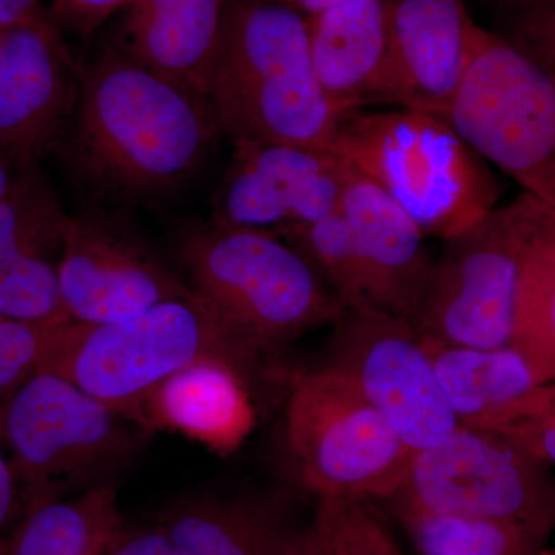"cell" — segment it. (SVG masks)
Segmentation results:
<instances>
[{
  "label": "cell",
  "mask_w": 555,
  "mask_h": 555,
  "mask_svg": "<svg viewBox=\"0 0 555 555\" xmlns=\"http://www.w3.org/2000/svg\"><path fill=\"white\" fill-rule=\"evenodd\" d=\"M80 68L78 105L57 152L91 204L130 210L184 190L221 134L207 98L115 46Z\"/></svg>",
  "instance_id": "1"
},
{
  "label": "cell",
  "mask_w": 555,
  "mask_h": 555,
  "mask_svg": "<svg viewBox=\"0 0 555 555\" xmlns=\"http://www.w3.org/2000/svg\"><path fill=\"white\" fill-rule=\"evenodd\" d=\"M218 358L246 379L255 400L292 377L241 338L210 302L192 292L113 323L65 321L51 331L40 371L86 390L141 426L150 393L182 369Z\"/></svg>",
  "instance_id": "2"
},
{
  "label": "cell",
  "mask_w": 555,
  "mask_h": 555,
  "mask_svg": "<svg viewBox=\"0 0 555 555\" xmlns=\"http://www.w3.org/2000/svg\"><path fill=\"white\" fill-rule=\"evenodd\" d=\"M206 98L232 144L328 149L339 122L356 112L321 87L308 17L283 0H228Z\"/></svg>",
  "instance_id": "3"
},
{
  "label": "cell",
  "mask_w": 555,
  "mask_h": 555,
  "mask_svg": "<svg viewBox=\"0 0 555 555\" xmlns=\"http://www.w3.org/2000/svg\"><path fill=\"white\" fill-rule=\"evenodd\" d=\"M328 150L385 190L426 236L448 241L496 208L486 160L449 120L423 109H356Z\"/></svg>",
  "instance_id": "4"
},
{
  "label": "cell",
  "mask_w": 555,
  "mask_h": 555,
  "mask_svg": "<svg viewBox=\"0 0 555 555\" xmlns=\"http://www.w3.org/2000/svg\"><path fill=\"white\" fill-rule=\"evenodd\" d=\"M178 255L192 291L273 363L281 347L345 309L312 262L270 230L193 224Z\"/></svg>",
  "instance_id": "5"
},
{
  "label": "cell",
  "mask_w": 555,
  "mask_h": 555,
  "mask_svg": "<svg viewBox=\"0 0 555 555\" xmlns=\"http://www.w3.org/2000/svg\"><path fill=\"white\" fill-rule=\"evenodd\" d=\"M150 433L51 372L0 403V440L30 507L115 480Z\"/></svg>",
  "instance_id": "6"
},
{
  "label": "cell",
  "mask_w": 555,
  "mask_h": 555,
  "mask_svg": "<svg viewBox=\"0 0 555 555\" xmlns=\"http://www.w3.org/2000/svg\"><path fill=\"white\" fill-rule=\"evenodd\" d=\"M286 443L299 483L318 502L390 499L416 454L356 387L323 364L292 379Z\"/></svg>",
  "instance_id": "7"
},
{
  "label": "cell",
  "mask_w": 555,
  "mask_h": 555,
  "mask_svg": "<svg viewBox=\"0 0 555 555\" xmlns=\"http://www.w3.org/2000/svg\"><path fill=\"white\" fill-rule=\"evenodd\" d=\"M444 119L524 192L555 208V76L478 25Z\"/></svg>",
  "instance_id": "8"
},
{
  "label": "cell",
  "mask_w": 555,
  "mask_h": 555,
  "mask_svg": "<svg viewBox=\"0 0 555 555\" xmlns=\"http://www.w3.org/2000/svg\"><path fill=\"white\" fill-rule=\"evenodd\" d=\"M528 218L524 192L444 241L415 324L422 337L476 349L513 345Z\"/></svg>",
  "instance_id": "9"
},
{
  "label": "cell",
  "mask_w": 555,
  "mask_h": 555,
  "mask_svg": "<svg viewBox=\"0 0 555 555\" xmlns=\"http://www.w3.org/2000/svg\"><path fill=\"white\" fill-rule=\"evenodd\" d=\"M551 467L503 434L459 425L416 452L406 480L387 502L437 514L513 521L555 531Z\"/></svg>",
  "instance_id": "10"
},
{
  "label": "cell",
  "mask_w": 555,
  "mask_h": 555,
  "mask_svg": "<svg viewBox=\"0 0 555 555\" xmlns=\"http://www.w3.org/2000/svg\"><path fill=\"white\" fill-rule=\"evenodd\" d=\"M323 366L356 387L412 451L443 443L459 427L416 328L371 302L343 309Z\"/></svg>",
  "instance_id": "11"
},
{
  "label": "cell",
  "mask_w": 555,
  "mask_h": 555,
  "mask_svg": "<svg viewBox=\"0 0 555 555\" xmlns=\"http://www.w3.org/2000/svg\"><path fill=\"white\" fill-rule=\"evenodd\" d=\"M126 211L89 204L69 215L57 272L73 321L113 323L193 292L149 246Z\"/></svg>",
  "instance_id": "12"
},
{
  "label": "cell",
  "mask_w": 555,
  "mask_h": 555,
  "mask_svg": "<svg viewBox=\"0 0 555 555\" xmlns=\"http://www.w3.org/2000/svg\"><path fill=\"white\" fill-rule=\"evenodd\" d=\"M211 201L222 228L275 230L339 210L347 163L328 149L236 142Z\"/></svg>",
  "instance_id": "13"
},
{
  "label": "cell",
  "mask_w": 555,
  "mask_h": 555,
  "mask_svg": "<svg viewBox=\"0 0 555 555\" xmlns=\"http://www.w3.org/2000/svg\"><path fill=\"white\" fill-rule=\"evenodd\" d=\"M82 68L49 10L0 38V147L25 166L60 149Z\"/></svg>",
  "instance_id": "14"
},
{
  "label": "cell",
  "mask_w": 555,
  "mask_h": 555,
  "mask_svg": "<svg viewBox=\"0 0 555 555\" xmlns=\"http://www.w3.org/2000/svg\"><path fill=\"white\" fill-rule=\"evenodd\" d=\"M387 27L390 102L444 118L478 28L465 0H387Z\"/></svg>",
  "instance_id": "15"
},
{
  "label": "cell",
  "mask_w": 555,
  "mask_h": 555,
  "mask_svg": "<svg viewBox=\"0 0 555 555\" xmlns=\"http://www.w3.org/2000/svg\"><path fill=\"white\" fill-rule=\"evenodd\" d=\"M339 214L363 259L369 301L415 327L436 259L427 250L425 233L385 190L349 163Z\"/></svg>",
  "instance_id": "16"
},
{
  "label": "cell",
  "mask_w": 555,
  "mask_h": 555,
  "mask_svg": "<svg viewBox=\"0 0 555 555\" xmlns=\"http://www.w3.org/2000/svg\"><path fill=\"white\" fill-rule=\"evenodd\" d=\"M422 341L459 425L500 433L553 406L554 383L540 378L514 346L476 349L427 337Z\"/></svg>",
  "instance_id": "17"
},
{
  "label": "cell",
  "mask_w": 555,
  "mask_h": 555,
  "mask_svg": "<svg viewBox=\"0 0 555 555\" xmlns=\"http://www.w3.org/2000/svg\"><path fill=\"white\" fill-rule=\"evenodd\" d=\"M158 524L177 555H287L306 528L283 494L188 496Z\"/></svg>",
  "instance_id": "18"
},
{
  "label": "cell",
  "mask_w": 555,
  "mask_h": 555,
  "mask_svg": "<svg viewBox=\"0 0 555 555\" xmlns=\"http://www.w3.org/2000/svg\"><path fill=\"white\" fill-rule=\"evenodd\" d=\"M310 54L321 87L343 107L389 100L387 0H346L308 17Z\"/></svg>",
  "instance_id": "19"
},
{
  "label": "cell",
  "mask_w": 555,
  "mask_h": 555,
  "mask_svg": "<svg viewBox=\"0 0 555 555\" xmlns=\"http://www.w3.org/2000/svg\"><path fill=\"white\" fill-rule=\"evenodd\" d=\"M255 423V397L235 367L206 358L160 383L145 401L141 427L170 430L217 452L233 451Z\"/></svg>",
  "instance_id": "20"
},
{
  "label": "cell",
  "mask_w": 555,
  "mask_h": 555,
  "mask_svg": "<svg viewBox=\"0 0 555 555\" xmlns=\"http://www.w3.org/2000/svg\"><path fill=\"white\" fill-rule=\"evenodd\" d=\"M228 0H131L113 46L206 96Z\"/></svg>",
  "instance_id": "21"
},
{
  "label": "cell",
  "mask_w": 555,
  "mask_h": 555,
  "mask_svg": "<svg viewBox=\"0 0 555 555\" xmlns=\"http://www.w3.org/2000/svg\"><path fill=\"white\" fill-rule=\"evenodd\" d=\"M116 480L30 507L0 555H109L126 532Z\"/></svg>",
  "instance_id": "22"
},
{
  "label": "cell",
  "mask_w": 555,
  "mask_h": 555,
  "mask_svg": "<svg viewBox=\"0 0 555 555\" xmlns=\"http://www.w3.org/2000/svg\"><path fill=\"white\" fill-rule=\"evenodd\" d=\"M540 378L555 374V208L529 195L524 269L513 345Z\"/></svg>",
  "instance_id": "23"
},
{
  "label": "cell",
  "mask_w": 555,
  "mask_h": 555,
  "mask_svg": "<svg viewBox=\"0 0 555 555\" xmlns=\"http://www.w3.org/2000/svg\"><path fill=\"white\" fill-rule=\"evenodd\" d=\"M389 503L423 555H540L551 535L534 526Z\"/></svg>",
  "instance_id": "24"
},
{
  "label": "cell",
  "mask_w": 555,
  "mask_h": 555,
  "mask_svg": "<svg viewBox=\"0 0 555 555\" xmlns=\"http://www.w3.org/2000/svg\"><path fill=\"white\" fill-rule=\"evenodd\" d=\"M68 221L39 164L25 167L0 196V264L24 257L60 261Z\"/></svg>",
  "instance_id": "25"
},
{
  "label": "cell",
  "mask_w": 555,
  "mask_h": 555,
  "mask_svg": "<svg viewBox=\"0 0 555 555\" xmlns=\"http://www.w3.org/2000/svg\"><path fill=\"white\" fill-rule=\"evenodd\" d=\"M273 233L312 262L345 308L371 302L363 259L339 210L320 221L284 225Z\"/></svg>",
  "instance_id": "26"
},
{
  "label": "cell",
  "mask_w": 555,
  "mask_h": 555,
  "mask_svg": "<svg viewBox=\"0 0 555 555\" xmlns=\"http://www.w3.org/2000/svg\"><path fill=\"white\" fill-rule=\"evenodd\" d=\"M0 318L31 324L69 321L57 259L24 257L0 264Z\"/></svg>",
  "instance_id": "27"
},
{
  "label": "cell",
  "mask_w": 555,
  "mask_h": 555,
  "mask_svg": "<svg viewBox=\"0 0 555 555\" xmlns=\"http://www.w3.org/2000/svg\"><path fill=\"white\" fill-rule=\"evenodd\" d=\"M315 513L335 555H403L371 500H324Z\"/></svg>",
  "instance_id": "28"
},
{
  "label": "cell",
  "mask_w": 555,
  "mask_h": 555,
  "mask_svg": "<svg viewBox=\"0 0 555 555\" xmlns=\"http://www.w3.org/2000/svg\"><path fill=\"white\" fill-rule=\"evenodd\" d=\"M57 324L0 320V403L38 374L51 331Z\"/></svg>",
  "instance_id": "29"
},
{
  "label": "cell",
  "mask_w": 555,
  "mask_h": 555,
  "mask_svg": "<svg viewBox=\"0 0 555 555\" xmlns=\"http://www.w3.org/2000/svg\"><path fill=\"white\" fill-rule=\"evenodd\" d=\"M505 9L496 35L555 76V0H516Z\"/></svg>",
  "instance_id": "30"
},
{
  "label": "cell",
  "mask_w": 555,
  "mask_h": 555,
  "mask_svg": "<svg viewBox=\"0 0 555 555\" xmlns=\"http://www.w3.org/2000/svg\"><path fill=\"white\" fill-rule=\"evenodd\" d=\"M131 0H50L49 10L62 30L90 36Z\"/></svg>",
  "instance_id": "31"
},
{
  "label": "cell",
  "mask_w": 555,
  "mask_h": 555,
  "mask_svg": "<svg viewBox=\"0 0 555 555\" xmlns=\"http://www.w3.org/2000/svg\"><path fill=\"white\" fill-rule=\"evenodd\" d=\"M500 434L513 440L539 462L555 467V414L551 408L543 414L500 430Z\"/></svg>",
  "instance_id": "32"
},
{
  "label": "cell",
  "mask_w": 555,
  "mask_h": 555,
  "mask_svg": "<svg viewBox=\"0 0 555 555\" xmlns=\"http://www.w3.org/2000/svg\"><path fill=\"white\" fill-rule=\"evenodd\" d=\"M24 516V503L11 467L9 454L0 440V542Z\"/></svg>",
  "instance_id": "33"
},
{
  "label": "cell",
  "mask_w": 555,
  "mask_h": 555,
  "mask_svg": "<svg viewBox=\"0 0 555 555\" xmlns=\"http://www.w3.org/2000/svg\"><path fill=\"white\" fill-rule=\"evenodd\" d=\"M109 555H177L159 524L126 529Z\"/></svg>",
  "instance_id": "34"
},
{
  "label": "cell",
  "mask_w": 555,
  "mask_h": 555,
  "mask_svg": "<svg viewBox=\"0 0 555 555\" xmlns=\"http://www.w3.org/2000/svg\"><path fill=\"white\" fill-rule=\"evenodd\" d=\"M287 555H335L326 528L317 513L295 540Z\"/></svg>",
  "instance_id": "35"
},
{
  "label": "cell",
  "mask_w": 555,
  "mask_h": 555,
  "mask_svg": "<svg viewBox=\"0 0 555 555\" xmlns=\"http://www.w3.org/2000/svg\"><path fill=\"white\" fill-rule=\"evenodd\" d=\"M43 11L42 0H0V33L35 20Z\"/></svg>",
  "instance_id": "36"
},
{
  "label": "cell",
  "mask_w": 555,
  "mask_h": 555,
  "mask_svg": "<svg viewBox=\"0 0 555 555\" xmlns=\"http://www.w3.org/2000/svg\"><path fill=\"white\" fill-rule=\"evenodd\" d=\"M31 166V164H30ZM25 164H22L21 160L14 158L10 152H7L5 149L0 147V196L10 189V185L13 184L14 179L17 178V175L21 173L22 170L25 169Z\"/></svg>",
  "instance_id": "37"
},
{
  "label": "cell",
  "mask_w": 555,
  "mask_h": 555,
  "mask_svg": "<svg viewBox=\"0 0 555 555\" xmlns=\"http://www.w3.org/2000/svg\"><path fill=\"white\" fill-rule=\"evenodd\" d=\"M283 2H286L292 9L299 11L302 16L312 17L315 14L332 9V7L346 2V0H283Z\"/></svg>",
  "instance_id": "38"
},
{
  "label": "cell",
  "mask_w": 555,
  "mask_h": 555,
  "mask_svg": "<svg viewBox=\"0 0 555 555\" xmlns=\"http://www.w3.org/2000/svg\"><path fill=\"white\" fill-rule=\"evenodd\" d=\"M495 2H499L500 5L507 7L511 5V3L516 2V0H495Z\"/></svg>",
  "instance_id": "39"
},
{
  "label": "cell",
  "mask_w": 555,
  "mask_h": 555,
  "mask_svg": "<svg viewBox=\"0 0 555 555\" xmlns=\"http://www.w3.org/2000/svg\"><path fill=\"white\" fill-rule=\"evenodd\" d=\"M551 411H553V412H554V414H555V401H554V403H553V406H551Z\"/></svg>",
  "instance_id": "40"
},
{
  "label": "cell",
  "mask_w": 555,
  "mask_h": 555,
  "mask_svg": "<svg viewBox=\"0 0 555 555\" xmlns=\"http://www.w3.org/2000/svg\"><path fill=\"white\" fill-rule=\"evenodd\" d=\"M553 383H554V385H555V374H554Z\"/></svg>",
  "instance_id": "41"
},
{
  "label": "cell",
  "mask_w": 555,
  "mask_h": 555,
  "mask_svg": "<svg viewBox=\"0 0 555 555\" xmlns=\"http://www.w3.org/2000/svg\"><path fill=\"white\" fill-rule=\"evenodd\" d=\"M0 38H2V33H0Z\"/></svg>",
  "instance_id": "42"
},
{
  "label": "cell",
  "mask_w": 555,
  "mask_h": 555,
  "mask_svg": "<svg viewBox=\"0 0 555 555\" xmlns=\"http://www.w3.org/2000/svg\"><path fill=\"white\" fill-rule=\"evenodd\" d=\"M551 555H555V551H554V553H553V554H551Z\"/></svg>",
  "instance_id": "43"
},
{
  "label": "cell",
  "mask_w": 555,
  "mask_h": 555,
  "mask_svg": "<svg viewBox=\"0 0 555 555\" xmlns=\"http://www.w3.org/2000/svg\"><path fill=\"white\" fill-rule=\"evenodd\" d=\"M0 320H2V318H0Z\"/></svg>",
  "instance_id": "44"
}]
</instances>
